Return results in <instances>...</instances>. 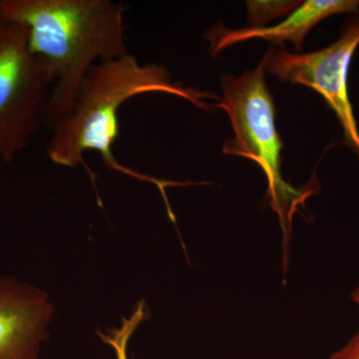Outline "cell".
Listing matches in <instances>:
<instances>
[{
    "label": "cell",
    "mask_w": 359,
    "mask_h": 359,
    "mask_svg": "<svg viewBox=\"0 0 359 359\" xmlns=\"http://www.w3.org/2000/svg\"><path fill=\"white\" fill-rule=\"evenodd\" d=\"M126 11L111 0H0V20L25 26L30 49L55 78L45 128L53 130L71 114L94 65L129 54Z\"/></svg>",
    "instance_id": "obj_1"
},
{
    "label": "cell",
    "mask_w": 359,
    "mask_h": 359,
    "mask_svg": "<svg viewBox=\"0 0 359 359\" xmlns=\"http://www.w3.org/2000/svg\"><path fill=\"white\" fill-rule=\"evenodd\" d=\"M166 93L179 96L201 109H209L207 99L219 97L174 83L166 68L141 65L131 54L97 63L85 77L74 109L52 130L46 152L59 166L74 168L84 164V154L95 151L105 165L121 173L149 180L120 165L113 147L119 138V110L123 104L141 94Z\"/></svg>",
    "instance_id": "obj_2"
},
{
    "label": "cell",
    "mask_w": 359,
    "mask_h": 359,
    "mask_svg": "<svg viewBox=\"0 0 359 359\" xmlns=\"http://www.w3.org/2000/svg\"><path fill=\"white\" fill-rule=\"evenodd\" d=\"M221 83L224 97L216 107L226 111L233 130V138L224 143L223 152L248 158L261 167L268 181L269 205L278 214L287 238L295 212L318 192V187L311 183L306 188H294L283 178V143L276 131L275 102L263 65L241 76L224 74Z\"/></svg>",
    "instance_id": "obj_3"
},
{
    "label": "cell",
    "mask_w": 359,
    "mask_h": 359,
    "mask_svg": "<svg viewBox=\"0 0 359 359\" xmlns=\"http://www.w3.org/2000/svg\"><path fill=\"white\" fill-rule=\"evenodd\" d=\"M55 84L43 58L33 53L25 25L0 20V159L13 160L45 127Z\"/></svg>",
    "instance_id": "obj_4"
},
{
    "label": "cell",
    "mask_w": 359,
    "mask_h": 359,
    "mask_svg": "<svg viewBox=\"0 0 359 359\" xmlns=\"http://www.w3.org/2000/svg\"><path fill=\"white\" fill-rule=\"evenodd\" d=\"M359 45V18L349 20L341 36L321 50L292 54L271 47L261 61L269 74L290 83L304 85L318 92L334 111L344 130V143L359 158V131L348 96L347 78Z\"/></svg>",
    "instance_id": "obj_5"
},
{
    "label": "cell",
    "mask_w": 359,
    "mask_h": 359,
    "mask_svg": "<svg viewBox=\"0 0 359 359\" xmlns=\"http://www.w3.org/2000/svg\"><path fill=\"white\" fill-rule=\"evenodd\" d=\"M52 314L44 292L0 276V359H39Z\"/></svg>",
    "instance_id": "obj_6"
},
{
    "label": "cell",
    "mask_w": 359,
    "mask_h": 359,
    "mask_svg": "<svg viewBox=\"0 0 359 359\" xmlns=\"http://www.w3.org/2000/svg\"><path fill=\"white\" fill-rule=\"evenodd\" d=\"M341 13H359V0H308L302 2L287 20L271 27H249L229 29L223 25L210 30L207 39L212 55L240 42L250 39H264L276 45L285 41L294 44L301 52L308 33L325 18Z\"/></svg>",
    "instance_id": "obj_7"
},
{
    "label": "cell",
    "mask_w": 359,
    "mask_h": 359,
    "mask_svg": "<svg viewBox=\"0 0 359 359\" xmlns=\"http://www.w3.org/2000/svg\"><path fill=\"white\" fill-rule=\"evenodd\" d=\"M301 1H248V18L252 27H262L269 20H275L294 11Z\"/></svg>",
    "instance_id": "obj_8"
},
{
    "label": "cell",
    "mask_w": 359,
    "mask_h": 359,
    "mask_svg": "<svg viewBox=\"0 0 359 359\" xmlns=\"http://www.w3.org/2000/svg\"><path fill=\"white\" fill-rule=\"evenodd\" d=\"M328 359H359V337H354L346 346L335 351Z\"/></svg>",
    "instance_id": "obj_9"
},
{
    "label": "cell",
    "mask_w": 359,
    "mask_h": 359,
    "mask_svg": "<svg viewBox=\"0 0 359 359\" xmlns=\"http://www.w3.org/2000/svg\"><path fill=\"white\" fill-rule=\"evenodd\" d=\"M109 340L117 353V359H128L126 354V335L122 337L121 335L118 334L116 339Z\"/></svg>",
    "instance_id": "obj_10"
},
{
    "label": "cell",
    "mask_w": 359,
    "mask_h": 359,
    "mask_svg": "<svg viewBox=\"0 0 359 359\" xmlns=\"http://www.w3.org/2000/svg\"><path fill=\"white\" fill-rule=\"evenodd\" d=\"M351 299H353V301L359 306V287L358 289L353 290V294H351ZM358 337H359V332Z\"/></svg>",
    "instance_id": "obj_11"
},
{
    "label": "cell",
    "mask_w": 359,
    "mask_h": 359,
    "mask_svg": "<svg viewBox=\"0 0 359 359\" xmlns=\"http://www.w3.org/2000/svg\"><path fill=\"white\" fill-rule=\"evenodd\" d=\"M0 161H1V159H0Z\"/></svg>",
    "instance_id": "obj_12"
}]
</instances>
